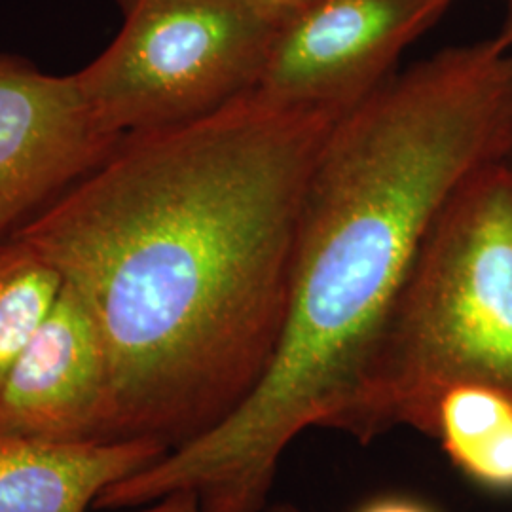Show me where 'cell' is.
Segmentation results:
<instances>
[{"instance_id":"cell-14","label":"cell","mask_w":512,"mask_h":512,"mask_svg":"<svg viewBox=\"0 0 512 512\" xmlns=\"http://www.w3.org/2000/svg\"><path fill=\"white\" fill-rule=\"evenodd\" d=\"M503 4H505V18L501 21V27L494 38L501 48L512 52V0H503Z\"/></svg>"},{"instance_id":"cell-8","label":"cell","mask_w":512,"mask_h":512,"mask_svg":"<svg viewBox=\"0 0 512 512\" xmlns=\"http://www.w3.org/2000/svg\"><path fill=\"white\" fill-rule=\"evenodd\" d=\"M150 439L84 444L0 440V512H88L114 482L164 458Z\"/></svg>"},{"instance_id":"cell-5","label":"cell","mask_w":512,"mask_h":512,"mask_svg":"<svg viewBox=\"0 0 512 512\" xmlns=\"http://www.w3.org/2000/svg\"><path fill=\"white\" fill-rule=\"evenodd\" d=\"M456 0H311L287 19L255 92L287 107L349 110Z\"/></svg>"},{"instance_id":"cell-12","label":"cell","mask_w":512,"mask_h":512,"mask_svg":"<svg viewBox=\"0 0 512 512\" xmlns=\"http://www.w3.org/2000/svg\"><path fill=\"white\" fill-rule=\"evenodd\" d=\"M357 512H435L416 499L408 497H382L366 503Z\"/></svg>"},{"instance_id":"cell-3","label":"cell","mask_w":512,"mask_h":512,"mask_svg":"<svg viewBox=\"0 0 512 512\" xmlns=\"http://www.w3.org/2000/svg\"><path fill=\"white\" fill-rule=\"evenodd\" d=\"M512 397V171L507 158L444 205L387 319L353 401L334 423L368 444L395 427L437 439L448 389Z\"/></svg>"},{"instance_id":"cell-9","label":"cell","mask_w":512,"mask_h":512,"mask_svg":"<svg viewBox=\"0 0 512 512\" xmlns=\"http://www.w3.org/2000/svg\"><path fill=\"white\" fill-rule=\"evenodd\" d=\"M437 439L484 490L512 494V397L488 385H456L439 406Z\"/></svg>"},{"instance_id":"cell-1","label":"cell","mask_w":512,"mask_h":512,"mask_svg":"<svg viewBox=\"0 0 512 512\" xmlns=\"http://www.w3.org/2000/svg\"><path fill=\"white\" fill-rule=\"evenodd\" d=\"M344 112L251 92L126 135L12 234L54 264L101 332L103 440L171 452L255 391L285 329L311 169Z\"/></svg>"},{"instance_id":"cell-15","label":"cell","mask_w":512,"mask_h":512,"mask_svg":"<svg viewBox=\"0 0 512 512\" xmlns=\"http://www.w3.org/2000/svg\"><path fill=\"white\" fill-rule=\"evenodd\" d=\"M507 164H509V167H511V171H512V147H511V152H509V156H507Z\"/></svg>"},{"instance_id":"cell-2","label":"cell","mask_w":512,"mask_h":512,"mask_svg":"<svg viewBox=\"0 0 512 512\" xmlns=\"http://www.w3.org/2000/svg\"><path fill=\"white\" fill-rule=\"evenodd\" d=\"M511 147L512 52L494 37L421 59L336 120L300 207L274 361L192 444L222 492L266 501L293 440L334 427L440 211Z\"/></svg>"},{"instance_id":"cell-10","label":"cell","mask_w":512,"mask_h":512,"mask_svg":"<svg viewBox=\"0 0 512 512\" xmlns=\"http://www.w3.org/2000/svg\"><path fill=\"white\" fill-rule=\"evenodd\" d=\"M65 281L23 239L0 243V384L54 310Z\"/></svg>"},{"instance_id":"cell-11","label":"cell","mask_w":512,"mask_h":512,"mask_svg":"<svg viewBox=\"0 0 512 512\" xmlns=\"http://www.w3.org/2000/svg\"><path fill=\"white\" fill-rule=\"evenodd\" d=\"M114 512H202L200 503L196 499V495L192 492H173V494L164 495L156 501H150L147 505L141 507H133L126 511ZM270 512H302L296 505L291 503H281Z\"/></svg>"},{"instance_id":"cell-6","label":"cell","mask_w":512,"mask_h":512,"mask_svg":"<svg viewBox=\"0 0 512 512\" xmlns=\"http://www.w3.org/2000/svg\"><path fill=\"white\" fill-rule=\"evenodd\" d=\"M116 143L93 124L73 74L42 73L0 54V238L88 175Z\"/></svg>"},{"instance_id":"cell-13","label":"cell","mask_w":512,"mask_h":512,"mask_svg":"<svg viewBox=\"0 0 512 512\" xmlns=\"http://www.w3.org/2000/svg\"><path fill=\"white\" fill-rule=\"evenodd\" d=\"M249 2L272 12L274 16L281 19L293 18L294 14L304 6L300 0H249Z\"/></svg>"},{"instance_id":"cell-16","label":"cell","mask_w":512,"mask_h":512,"mask_svg":"<svg viewBox=\"0 0 512 512\" xmlns=\"http://www.w3.org/2000/svg\"><path fill=\"white\" fill-rule=\"evenodd\" d=\"M300 2H302V4H308V2H311V0H300Z\"/></svg>"},{"instance_id":"cell-4","label":"cell","mask_w":512,"mask_h":512,"mask_svg":"<svg viewBox=\"0 0 512 512\" xmlns=\"http://www.w3.org/2000/svg\"><path fill=\"white\" fill-rule=\"evenodd\" d=\"M122 27L73 74L114 141L181 126L255 92L287 19L249 0H118Z\"/></svg>"},{"instance_id":"cell-17","label":"cell","mask_w":512,"mask_h":512,"mask_svg":"<svg viewBox=\"0 0 512 512\" xmlns=\"http://www.w3.org/2000/svg\"><path fill=\"white\" fill-rule=\"evenodd\" d=\"M501 2H503V0H501Z\"/></svg>"},{"instance_id":"cell-7","label":"cell","mask_w":512,"mask_h":512,"mask_svg":"<svg viewBox=\"0 0 512 512\" xmlns=\"http://www.w3.org/2000/svg\"><path fill=\"white\" fill-rule=\"evenodd\" d=\"M109 359L80 296L63 287L48 319L0 384V440L105 442Z\"/></svg>"}]
</instances>
